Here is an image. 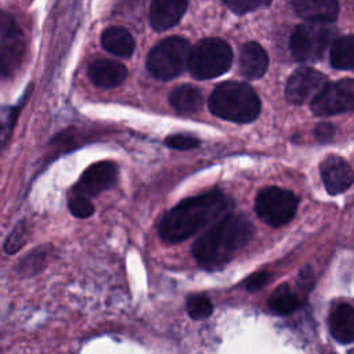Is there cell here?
Wrapping results in <instances>:
<instances>
[{
	"mask_svg": "<svg viewBox=\"0 0 354 354\" xmlns=\"http://www.w3.org/2000/svg\"><path fill=\"white\" fill-rule=\"evenodd\" d=\"M232 206V201L218 189L188 198L163 216L159 235L169 243L183 242L227 214Z\"/></svg>",
	"mask_w": 354,
	"mask_h": 354,
	"instance_id": "cell-1",
	"label": "cell"
},
{
	"mask_svg": "<svg viewBox=\"0 0 354 354\" xmlns=\"http://www.w3.org/2000/svg\"><path fill=\"white\" fill-rule=\"evenodd\" d=\"M252 223L242 214H224L192 246L196 263L205 270L224 267L253 236Z\"/></svg>",
	"mask_w": 354,
	"mask_h": 354,
	"instance_id": "cell-2",
	"label": "cell"
},
{
	"mask_svg": "<svg viewBox=\"0 0 354 354\" xmlns=\"http://www.w3.org/2000/svg\"><path fill=\"white\" fill-rule=\"evenodd\" d=\"M209 109L221 119L249 123L260 113V100L249 84L224 82L213 90L209 98Z\"/></svg>",
	"mask_w": 354,
	"mask_h": 354,
	"instance_id": "cell-3",
	"label": "cell"
},
{
	"mask_svg": "<svg viewBox=\"0 0 354 354\" xmlns=\"http://www.w3.org/2000/svg\"><path fill=\"white\" fill-rule=\"evenodd\" d=\"M232 64V50L221 39H203L189 48L187 68L196 79H213Z\"/></svg>",
	"mask_w": 354,
	"mask_h": 354,
	"instance_id": "cell-4",
	"label": "cell"
},
{
	"mask_svg": "<svg viewBox=\"0 0 354 354\" xmlns=\"http://www.w3.org/2000/svg\"><path fill=\"white\" fill-rule=\"evenodd\" d=\"M189 48V43L184 37L171 36L162 40L148 54V71L160 80L178 76L187 68Z\"/></svg>",
	"mask_w": 354,
	"mask_h": 354,
	"instance_id": "cell-5",
	"label": "cell"
},
{
	"mask_svg": "<svg viewBox=\"0 0 354 354\" xmlns=\"http://www.w3.org/2000/svg\"><path fill=\"white\" fill-rule=\"evenodd\" d=\"M296 195L281 187L263 188L254 202V210L261 221L271 227L288 224L297 210Z\"/></svg>",
	"mask_w": 354,
	"mask_h": 354,
	"instance_id": "cell-6",
	"label": "cell"
},
{
	"mask_svg": "<svg viewBox=\"0 0 354 354\" xmlns=\"http://www.w3.org/2000/svg\"><path fill=\"white\" fill-rule=\"evenodd\" d=\"M330 39L332 28L328 24H301L295 28L290 36V53L297 61H315L322 57Z\"/></svg>",
	"mask_w": 354,
	"mask_h": 354,
	"instance_id": "cell-7",
	"label": "cell"
},
{
	"mask_svg": "<svg viewBox=\"0 0 354 354\" xmlns=\"http://www.w3.org/2000/svg\"><path fill=\"white\" fill-rule=\"evenodd\" d=\"M25 54V40L15 19L0 11V80L10 77Z\"/></svg>",
	"mask_w": 354,
	"mask_h": 354,
	"instance_id": "cell-8",
	"label": "cell"
},
{
	"mask_svg": "<svg viewBox=\"0 0 354 354\" xmlns=\"http://www.w3.org/2000/svg\"><path fill=\"white\" fill-rule=\"evenodd\" d=\"M354 108V80L344 79L326 83L311 100V111L317 116H332Z\"/></svg>",
	"mask_w": 354,
	"mask_h": 354,
	"instance_id": "cell-9",
	"label": "cell"
},
{
	"mask_svg": "<svg viewBox=\"0 0 354 354\" xmlns=\"http://www.w3.org/2000/svg\"><path fill=\"white\" fill-rule=\"evenodd\" d=\"M328 83L326 76L313 68L296 69L286 82L285 95L292 104H304L313 100Z\"/></svg>",
	"mask_w": 354,
	"mask_h": 354,
	"instance_id": "cell-10",
	"label": "cell"
},
{
	"mask_svg": "<svg viewBox=\"0 0 354 354\" xmlns=\"http://www.w3.org/2000/svg\"><path fill=\"white\" fill-rule=\"evenodd\" d=\"M118 178V167L113 162L102 160L88 166L77 184L75 185L76 195L82 196H95L105 189H109L115 185Z\"/></svg>",
	"mask_w": 354,
	"mask_h": 354,
	"instance_id": "cell-11",
	"label": "cell"
},
{
	"mask_svg": "<svg viewBox=\"0 0 354 354\" xmlns=\"http://www.w3.org/2000/svg\"><path fill=\"white\" fill-rule=\"evenodd\" d=\"M324 185L330 195L347 191L353 185V169L347 160L337 155L326 156L319 165Z\"/></svg>",
	"mask_w": 354,
	"mask_h": 354,
	"instance_id": "cell-12",
	"label": "cell"
},
{
	"mask_svg": "<svg viewBox=\"0 0 354 354\" xmlns=\"http://www.w3.org/2000/svg\"><path fill=\"white\" fill-rule=\"evenodd\" d=\"M188 0H152L149 19L155 30L163 32L173 28L184 15Z\"/></svg>",
	"mask_w": 354,
	"mask_h": 354,
	"instance_id": "cell-13",
	"label": "cell"
},
{
	"mask_svg": "<svg viewBox=\"0 0 354 354\" xmlns=\"http://www.w3.org/2000/svg\"><path fill=\"white\" fill-rule=\"evenodd\" d=\"M293 10L307 22L330 24L339 14L337 0H293Z\"/></svg>",
	"mask_w": 354,
	"mask_h": 354,
	"instance_id": "cell-14",
	"label": "cell"
},
{
	"mask_svg": "<svg viewBox=\"0 0 354 354\" xmlns=\"http://www.w3.org/2000/svg\"><path fill=\"white\" fill-rule=\"evenodd\" d=\"M127 76V69L123 64L100 58L90 64L88 66V77L91 82L102 88H112L123 83Z\"/></svg>",
	"mask_w": 354,
	"mask_h": 354,
	"instance_id": "cell-15",
	"label": "cell"
},
{
	"mask_svg": "<svg viewBox=\"0 0 354 354\" xmlns=\"http://www.w3.org/2000/svg\"><path fill=\"white\" fill-rule=\"evenodd\" d=\"M268 66V55L264 48L256 43L249 41L242 46L239 54V72L246 79H260Z\"/></svg>",
	"mask_w": 354,
	"mask_h": 354,
	"instance_id": "cell-16",
	"label": "cell"
},
{
	"mask_svg": "<svg viewBox=\"0 0 354 354\" xmlns=\"http://www.w3.org/2000/svg\"><path fill=\"white\" fill-rule=\"evenodd\" d=\"M329 326L333 337L343 344L351 343L354 339V308L351 304L343 303L335 307L329 317Z\"/></svg>",
	"mask_w": 354,
	"mask_h": 354,
	"instance_id": "cell-17",
	"label": "cell"
},
{
	"mask_svg": "<svg viewBox=\"0 0 354 354\" xmlns=\"http://www.w3.org/2000/svg\"><path fill=\"white\" fill-rule=\"evenodd\" d=\"M102 47L118 57L127 58L134 51V39L130 32L120 26H111L104 30L101 36Z\"/></svg>",
	"mask_w": 354,
	"mask_h": 354,
	"instance_id": "cell-18",
	"label": "cell"
},
{
	"mask_svg": "<svg viewBox=\"0 0 354 354\" xmlns=\"http://www.w3.org/2000/svg\"><path fill=\"white\" fill-rule=\"evenodd\" d=\"M170 105L176 112L181 115H191L201 109L202 106V94L201 91L189 84H183L176 87L169 97Z\"/></svg>",
	"mask_w": 354,
	"mask_h": 354,
	"instance_id": "cell-19",
	"label": "cell"
},
{
	"mask_svg": "<svg viewBox=\"0 0 354 354\" xmlns=\"http://www.w3.org/2000/svg\"><path fill=\"white\" fill-rule=\"evenodd\" d=\"M330 65L336 69L351 71L354 68V36L337 37L330 48Z\"/></svg>",
	"mask_w": 354,
	"mask_h": 354,
	"instance_id": "cell-20",
	"label": "cell"
},
{
	"mask_svg": "<svg viewBox=\"0 0 354 354\" xmlns=\"http://www.w3.org/2000/svg\"><path fill=\"white\" fill-rule=\"evenodd\" d=\"M268 304L274 313L286 315L299 308V299L290 290V288L286 283H283L271 295Z\"/></svg>",
	"mask_w": 354,
	"mask_h": 354,
	"instance_id": "cell-21",
	"label": "cell"
},
{
	"mask_svg": "<svg viewBox=\"0 0 354 354\" xmlns=\"http://www.w3.org/2000/svg\"><path fill=\"white\" fill-rule=\"evenodd\" d=\"M47 257H48V249L44 248H36L33 252H30L26 257H24L18 266V272L25 275V277H30L37 274L47 263Z\"/></svg>",
	"mask_w": 354,
	"mask_h": 354,
	"instance_id": "cell-22",
	"label": "cell"
},
{
	"mask_svg": "<svg viewBox=\"0 0 354 354\" xmlns=\"http://www.w3.org/2000/svg\"><path fill=\"white\" fill-rule=\"evenodd\" d=\"M18 116L17 106H0V155L6 148Z\"/></svg>",
	"mask_w": 354,
	"mask_h": 354,
	"instance_id": "cell-23",
	"label": "cell"
},
{
	"mask_svg": "<svg viewBox=\"0 0 354 354\" xmlns=\"http://www.w3.org/2000/svg\"><path fill=\"white\" fill-rule=\"evenodd\" d=\"M187 311L192 319H205L213 313V304L206 296L192 295L187 299Z\"/></svg>",
	"mask_w": 354,
	"mask_h": 354,
	"instance_id": "cell-24",
	"label": "cell"
},
{
	"mask_svg": "<svg viewBox=\"0 0 354 354\" xmlns=\"http://www.w3.org/2000/svg\"><path fill=\"white\" fill-rule=\"evenodd\" d=\"M26 238H28V228L25 225V221H19L8 235L7 241L4 242V252L8 254L18 252L25 245Z\"/></svg>",
	"mask_w": 354,
	"mask_h": 354,
	"instance_id": "cell-25",
	"label": "cell"
},
{
	"mask_svg": "<svg viewBox=\"0 0 354 354\" xmlns=\"http://www.w3.org/2000/svg\"><path fill=\"white\" fill-rule=\"evenodd\" d=\"M68 207L69 212L79 218L90 217L94 213V206L91 205L90 199L82 195H75L73 198H71L68 202Z\"/></svg>",
	"mask_w": 354,
	"mask_h": 354,
	"instance_id": "cell-26",
	"label": "cell"
},
{
	"mask_svg": "<svg viewBox=\"0 0 354 354\" xmlns=\"http://www.w3.org/2000/svg\"><path fill=\"white\" fill-rule=\"evenodd\" d=\"M165 144L173 149L187 151L199 145V140L188 134H173L165 140Z\"/></svg>",
	"mask_w": 354,
	"mask_h": 354,
	"instance_id": "cell-27",
	"label": "cell"
},
{
	"mask_svg": "<svg viewBox=\"0 0 354 354\" xmlns=\"http://www.w3.org/2000/svg\"><path fill=\"white\" fill-rule=\"evenodd\" d=\"M270 1L271 0H224V3L238 14L254 11L260 7L267 6Z\"/></svg>",
	"mask_w": 354,
	"mask_h": 354,
	"instance_id": "cell-28",
	"label": "cell"
},
{
	"mask_svg": "<svg viewBox=\"0 0 354 354\" xmlns=\"http://www.w3.org/2000/svg\"><path fill=\"white\" fill-rule=\"evenodd\" d=\"M271 279V275L267 272V271H260V272H256L253 275H250L245 282H246V289L250 290V292H254V290H259L261 288H264Z\"/></svg>",
	"mask_w": 354,
	"mask_h": 354,
	"instance_id": "cell-29",
	"label": "cell"
},
{
	"mask_svg": "<svg viewBox=\"0 0 354 354\" xmlns=\"http://www.w3.org/2000/svg\"><path fill=\"white\" fill-rule=\"evenodd\" d=\"M315 138L321 142H328L335 136V127L330 123H319L314 130Z\"/></svg>",
	"mask_w": 354,
	"mask_h": 354,
	"instance_id": "cell-30",
	"label": "cell"
}]
</instances>
